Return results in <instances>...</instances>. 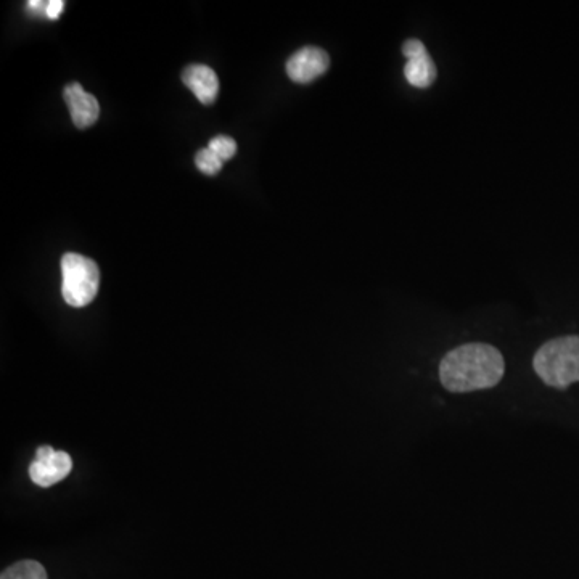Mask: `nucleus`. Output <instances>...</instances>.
Instances as JSON below:
<instances>
[{"mask_svg":"<svg viewBox=\"0 0 579 579\" xmlns=\"http://www.w3.org/2000/svg\"><path fill=\"white\" fill-rule=\"evenodd\" d=\"M208 148H210L211 152L216 153L222 161L234 158L235 152H237L235 140L227 136L214 137V139L210 140Z\"/></svg>","mask_w":579,"mask_h":579,"instance_id":"11","label":"nucleus"},{"mask_svg":"<svg viewBox=\"0 0 579 579\" xmlns=\"http://www.w3.org/2000/svg\"><path fill=\"white\" fill-rule=\"evenodd\" d=\"M66 105L70 108L71 118L76 128H91L95 121L99 120L100 105L94 95L84 91L83 86L71 83L63 91Z\"/></svg>","mask_w":579,"mask_h":579,"instance_id":"7","label":"nucleus"},{"mask_svg":"<svg viewBox=\"0 0 579 579\" xmlns=\"http://www.w3.org/2000/svg\"><path fill=\"white\" fill-rule=\"evenodd\" d=\"M403 54L407 58L404 68L407 83L420 89L432 86L436 79V66L425 44L419 39H409L404 42Z\"/></svg>","mask_w":579,"mask_h":579,"instance_id":"6","label":"nucleus"},{"mask_svg":"<svg viewBox=\"0 0 579 579\" xmlns=\"http://www.w3.org/2000/svg\"><path fill=\"white\" fill-rule=\"evenodd\" d=\"M63 9H65V2L63 0H50L49 5H47V15L49 20H58V17L62 15Z\"/></svg>","mask_w":579,"mask_h":579,"instance_id":"13","label":"nucleus"},{"mask_svg":"<svg viewBox=\"0 0 579 579\" xmlns=\"http://www.w3.org/2000/svg\"><path fill=\"white\" fill-rule=\"evenodd\" d=\"M0 579H49L46 568L36 560H21L13 563L12 567L5 568Z\"/></svg>","mask_w":579,"mask_h":579,"instance_id":"9","label":"nucleus"},{"mask_svg":"<svg viewBox=\"0 0 579 579\" xmlns=\"http://www.w3.org/2000/svg\"><path fill=\"white\" fill-rule=\"evenodd\" d=\"M182 81L203 105H211L218 97V74L206 65H190L182 73Z\"/></svg>","mask_w":579,"mask_h":579,"instance_id":"8","label":"nucleus"},{"mask_svg":"<svg viewBox=\"0 0 579 579\" xmlns=\"http://www.w3.org/2000/svg\"><path fill=\"white\" fill-rule=\"evenodd\" d=\"M533 367L546 385L567 388L579 382V337L554 338L534 354Z\"/></svg>","mask_w":579,"mask_h":579,"instance_id":"2","label":"nucleus"},{"mask_svg":"<svg viewBox=\"0 0 579 579\" xmlns=\"http://www.w3.org/2000/svg\"><path fill=\"white\" fill-rule=\"evenodd\" d=\"M47 5L49 2H44V0H31L26 4V9L29 13H33L34 17H46Z\"/></svg>","mask_w":579,"mask_h":579,"instance_id":"12","label":"nucleus"},{"mask_svg":"<svg viewBox=\"0 0 579 579\" xmlns=\"http://www.w3.org/2000/svg\"><path fill=\"white\" fill-rule=\"evenodd\" d=\"M62 295L71 308H84L99 293V266L78 253H66L62 258Z\"/></svg>","mask_w":579,"mask_h":579,"instance_id":"3","label":"nucleus"},{"mask_svg":"<svg viewBox=\"0 0 579 579\" xmlns=\"http://www.w3.org/2000/svg\"><path fill=\"white\" fill-rule=\"evenodd\" d=\"M330 58L325 50L319 47H303L292 57L288 58L287 74L288 78L298 84L313 83L325 71L329 70Z\"/></svg>","mask_w":579,"mask_h":579,"instance_id":"5","label":"nucleus"},{"mask_svg":"<svg viewBox=\"0 0 579 579\" xmlns=\"http://www.w3.org/2000/svg\"><path fill=\"white\" fill-rule=\"evenodd\" d=\"M195 165L206 176H214V174H218L221 171L224 161L216 153L211 152L210 148H202L195 155Z\"/></svg>","mask_w":579,"mask_h":579,"instance_id":"10","label":"nucleus"},{"mask_svg":"<svg viewBox=\"0 0 579 579\" xmlns=\"http://www.w3.org/2000/svg\"><path fill=\"white\" fill-rule=\"evenodd\" d=\"M506 362L494 346L467 343L449 351L440 364V380L451 393L488 390L501 382Z\"/></svg>","mask_w":579,"mask_h":579,"instance_id":"1","label":"nucleus"},{"mask_svg":"<svg viewBox=\"0 0 579 579\" xmlns=\"http://www.w3.org/2000/svg\"><path fill=\"white\" fill-rule=\"evenodd\" d=\"M73 469V460L63 451H55L50 446L37 449L36 457L29 465V478L34 485L50 488L58 481L65 480Z\"/></svg>","mask_w":579,"mask_h":579,"instance_id":"4","label":"nucleus"}]
</instances>
